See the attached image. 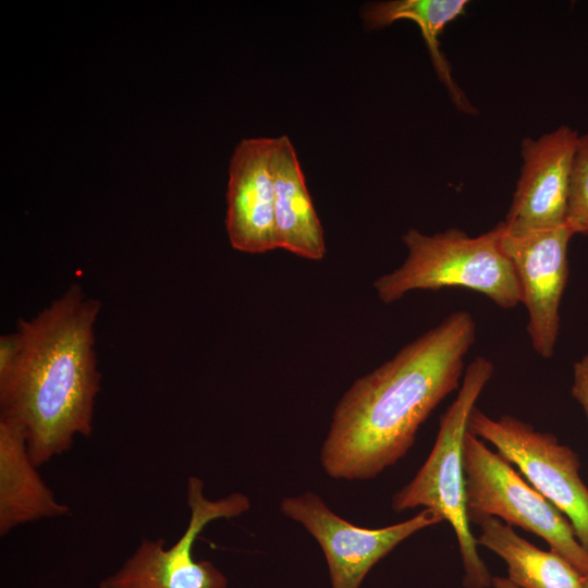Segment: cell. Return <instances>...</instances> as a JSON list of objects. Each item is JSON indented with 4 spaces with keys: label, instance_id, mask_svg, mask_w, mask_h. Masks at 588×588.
Returning <instances> with one entry per match:
<instances>
[{
    "label": "cell",
    "instance_id": "8992f818",
    "mask_svg": "<svg viewBox=\"0 0 588 588\" xmlns=\"http://www.w3.org/2000/svg\"><path fill=\"white\" fill-rule=\"evenodd\" d=\"M186 503L188 524L171 547H166L164 538H143L123 564L101 579L99 588H228L226 576L212 562L194 559L193 544L211 522L247 512L250 500L241 492L211 500L204 493V481L189 476Z\"/></svg>",
    "mask_w": 588,
    "mask_h": 588
},
{
    "label": "cell",
    "instance_id": "7a4b0ae2",
    "mask_svg": "<svg viewBox=\"0 0 588 588\" xmlns=\"http://www.w3.org/2000/svg\"><path fill=\"white\" fill-rule=\"evenodd\" d=\"M99 309L73 284L33 319L19 320V354L0 376V417L22 426L37 467L70 451L77 436L93 433Z\"/></svg>",
    "mask_w": 588,
    "mask_h": 588
},
{
    "label": "cell",
    "instance_id": "6da1fadb",
    "mask_svg": "<svg viewBox=\"0 0 588 588\" xmlns=\"http://www.w3.org/2000/svg\"><path fill=\"white\" fill-rule=\"evenodd\" d=\"M476 322L455 310L356 379L334 407L319 462L332 479H373L403 458L420 426L460 388Z\"/></svg>",
    "mask_w": 588,
    "mask_h": 588
},
{
    "label": "cell",
    "instance_id": "d6986e66",
    "mask_svg": "<svg viewBox=\"0 0 588 588\" xmlns=\"http://www.w3.org/2000/svg\"><path fill=\"white\" fill-rule=\"evenodd\" d=\"M585 588H588V576L583 577Z\"/></svg>",
    "mask_w": 588,
    "mask_h": 588
},
{
    "label": "cell",
    "instance_id": "4fadbf2b",
    "mask_svg": "<svg viewBox=\"0 0 588 588\" xmlns=\"http://www.w3.org/2000/svg\"><path fill=\"white\" fill-rule=\"evenodd\" d=\"M271 171L278 248L310 260L322 259L326 254L323 229L296 150L286 135L272 137Z\"/></svg>",
    "mask_w": 588,
    "mask_h": 588
},
{
    "label": "cell",
    "instance_id": "ba28073f",
    "mask_svg": "<svg viewBox=\"0 0 588 588\" xmlns=\"http://www.w3.org/2000/svg\"><path fill=\"white\" fill-rule=\"evenodd\" d=\"M280 511L301 524L320 546L331 588H359L368 572L396 546L415 532L443 522L432 510L424 509L409 519L390 526L359 527L333 512L311 490L283 498Z\"/></svg>",
    "mask_w": 588,
    "mask_h": 588
},
{
    "label": "cell",
    "instance_id": "8fae6325",
    "mask_svg": "<svg viewBox=\"0 0 588 588\" xmlns=\"http://www.w3.org/2000/svg\"><path fill=\"white\" fill-rule=\"evenodd\" d=\"M271 147L272 137L245 138L230 161L225 228L232 247L240 252L278 248Z\"/></svg>",
    "mask_w": 588,
    "mask_h": 588
},
{
    "label": "cell",
    "instance_id": "277c9868",
    "mask_svg": "<svg viewBox=\"0 0 588 588\" xmlns=\"http://www.w3.org/2000/svg\"><path fill=\"white\" fill-rule=\"evenodd\" d=\"M402 241L407 249L404 262L373 282L383 303H394L414 290L445 287L473 290L504 309L520 303L516 273L502 250L498 226L478 236L455 228L432 235L409 229Z\"/></svg>",
    "mask_w": 588,
    "mask_h": 588
},
{
    "label": "cell",
    "instance_id": "e0dca14e",
    "mask_svg": "<svg viewBox=\"0 0 588 588\" xmlns=\"http://www.w3.org/2000/svg\"><path fill=\"white\" fill-rule=\"evenodd\" d=\"M571 392L583 407L588 420V352L574 364Z\"/></svg>",
    "mask_w": 588,
    "mask_h": 588
},
{
    "label": "cell",
    "instance_id": "ac0fdd59",
    "mask_svg": "<svg viewBox=\"0 0 588 588\" xmlns=\"http://www.w3.org/2000/svg\"><path fill=\"white\" fill-rule=\"evenodd\" d=\"M492 586L494 588H520L513 584L507 577L492 576Z\"/></svg>",
    "mask_w": 588,
    "mask_h": 588
},
{
    "label": "cell",
    "instance_id": "30bf717a",
    "mask_svg": "<svg viewBox=\"0 0 588 588\" xmlns=\"http://www.w3.org/2000/svg\"><path fill=\"white\" fill-rule=\"evenodd\" d=\"M579 135L562 125L538 138L525 137L523 164L503 232L520 236L566 224L567 197Z\"/></svg>",
    "mask_w": 588,
    "mask_h": 588
},
{
    "label": "cell",
    "instance_id": "5b68a950",
    "mask_svg": "<svg viewBox=\"0 0 588 588\" xmlns=\"http://www.w3.org/2000/svg\"><path fill=\"white\" fill-rule=\"evenodd\" d=\"M463 465L467 516L478 524L497 517L541 537L583 576H588V552L577 540L569 520L500 453L466 432Z\"/></svg>",
    "mask_w": 588,
    "mask_h": 588
},
{
    "label": "cell",
    "instance_id": "9c48e42d",
    "mask_svg": "<svg viewBox=\"0 0 588 588\" xmlns=\"http://www.w3.org/2000/svg\"><path fill=\"white\" fill-rule=\"evenodd\" d=\"M497 226L527 309L531 346L542 358H550L560 331V304L568 279L567 248L574 233L565 224L513 236Z\"/></svg>",
    "mask_w": 588,
    "mask_h": 588
},
{
    "label": "cell",
    "instance_id": "52a82bcc",
    "mask_svg": "<svg viewBox=\"0 0 588 588\" xmlns=\"http://www.w3.org/2000/svg\"><path fill=\"white\" fill-rule=\"evenodd\" d=\"M468 431L491 443L505 460L571 523L588 552V488L579 476L577 453L550 432L510 415L493 419L474 408Z\"/></svg>",
    "mask_w": 588,
    "mask_h": 588
},
{
    "label": "cell",
    "instance_id": "2e32d148",
    "mask_svg": "<svg viewBox=\"0 0 588 588\" xmlns=\"http://www.w3.org/2000/svg\"><path fill=\"white\" fill-rule=\"evenodd\" d=\"M566 225L588 235V133L579 135L567 197Z\"/></svg>",
    "mask_w": 588,
    "mask_h": 588
},
{
    "label": "cell",
    "instance_id": "3957f363",
    "mask_svg": "<svg viewBox=\"0 0 588 588\" xmlns=\"http://www.w3.org/2000/svg\"><path fill=\"white\" fill-rule=\"evenodd\" d=\"M493 372L492 362L485 356L470 362L455 400L440 418L437 439L427 460L391 501L394 512L422 506L451 525L458 543L466 588L492 586V576L479 556L467 516L463 444L471 412Z\"/></svg>",
    "mask_w": 588,
    "mask_h": 588
},
{
    "label": "cell",
    "instance_id": "9a60e30c",
    "mask_svg": "<svg viewBox=\"0 0 588 588\" xmlns=\"http://www.w3.org/2000/svg\"><path fill=\"white\" fill-rule=\"evenodd\" d=\"M477 544L498 554L509 579L520 588H585L583 575L561 554L544 551L522 538L497 517L481 519Z\"/></svg>",
    "mask_w": 588,
    "mask_h": 588
},
{
    "label": "cell",
    "instance_id": "5bb4252c",
    "mask_svg": "<svg viewBox=\"0 0 588 588\" xmlns=\"http://www.w3.org/2000/svg\"><path fill=\"white\" fill-rule=\"evenodd\" d=\"M467 0H388L365 4L362 19L366 29L384 28L400 20H409L420 29L421 36L441 83L448 89L456 108L463 112L477 113L453 78L451 65L440 48L439 36L448 24L462 15Z\"/></svg>",
    "mask_w": 588,
    "mask_h": 588
},
{
    "label": "cell",
    "instance_id": "7c38bea8",
    "mask_svg": "<svg viewBox=\"0 0 588 588\" xmlns=\"http://www.w3.org/2000/svg\"><path fill=\"white\" fill-rule=\"evenodd\" d=\"M70 507L56 499L33 463L25 431L0 417V535L28 523L66 516Z\"/></svg>",
    "mask_w": 588,
    "mask_h": 588
}]
</instances>
